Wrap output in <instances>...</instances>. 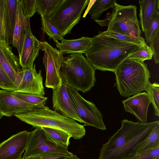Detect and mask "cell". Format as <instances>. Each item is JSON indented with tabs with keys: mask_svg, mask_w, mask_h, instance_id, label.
<instances>
[{
	"mask_svg": "<svg viewBox=\"0 0 159 159\" xmlns=\"http://www.w3.org/2000/svg\"><path fill=\"white\" fill-rule=\"evenodd\" d=\"M46 140L57 147L68 148L71 137L66 133L59 129L48 127H42Z\"/></svg>",
	"mask_w": 159,
	"mask_h": 159,
	"instance_id": "603a6c76",
	"label": "cell"
},
{
	"mask_svg": "<svg viewBox=\"0 0 159 159\" xmlns=\"http://www.w3.org/2000/svg\"><path fill=\"white\" fill-rule=\"evenodd\" d=\"M20 80L13 92L44 96L45 94L41 70L37 72L35 64L30 67L21 68Z\"/></svg>",
	"mask_w": 159,
	"mask_h": 159,
	"instance_id": "8fae6325",
	"label": "cell"
},
{
	"mask_svg": "<svg viewBox=\"0 0 159 159\" xmlns=\"http://www.w3.org/2000/svg\"><path fill=\"white\" fill-rule=\"evenodd\" d=\"M62 0H36V12L41 16H48Z\"/></svg>",
	"mask_w": 159,
	"mask_h": 159,
	"instance_id": "4316f807",
	"label": "cell"
},
{
	"mask_svg": "<svg viewBox=\"0 0 159 159\" xmlns=\"http://www.w3.org/2000/svg\"><path fill=\"white\" fill-rule=\"evenodd\" d=\"M16 97L29 103L34 105L38 107L45 106L48 97L31 93L15 92L12 91Z\"/></svg>",
	"mask_w": 159,
	"mask_h": 159,
	"instance_id": "d4e9b609",
	"label": "cell"
},
{
	"mask_svg": "<svg viewBox=\"0 0 159 159\" xmlns=\"http://www.w3.org/2000/svg\"><path fill=\"white\" fill-rule=\"evenodd\" d=\"M159 121L144 123L127 119L121 120L117 132L102 145L98 159H123L133 148L152 132Z\"/></svg>",
	"mask_w": 159,
	"mask_h": 159,
	"instance_id": "7a4b0ae2",
	"label": "cell"
},
{
	"mask_svg": "<svg viewBox=\"0 0 159 159\" xmlns=\"http://www.w3.org/2000/svg\"><path fill=\"white\" fill-rule=\"evenodd\" d=\"M22 159H23L22 158Z\"/></svg>",
	"mask_w": 159,
	"mask_h": 159,
	"instance_id": "ab89813d",
	"label": "cell"
},
{
	"mask_svg": "<svg viewBox=\"0 0 159 159\" xmlns=\"http://www.w3.org/2000/svg\"><path fill=\"white\" fill-rule=\"evenodd\" d=\"M116 3V0H95L88 12L93 20H98L103 12L110 8L113 9Z\"/></svg>",
	"mask_w": 159,
	"mask_h": 159,
	"instance_id": "cb8c5ba5",
	"label": "cell"
},
{
	"mask_svg": "<svg viewBox=\"0 0 159 159\" xmlns=\"http://www.w3.org/2000/svg\"><path fill=\"white\" fill-rule=\"evenodd\" d=\"M41 19L42 22L41 29L42 30L55 42L58 41L59 40L61 41L64 39L60 33L50 22L48 16H41Z\"/></svg>",
	"mask_w": 159,
	"mask_h": 159,
	"instance_id": "484cf974",
	"label": "cell"
},
{
	"mask_svg": "<svg viewBox=\"0 0 159 159\" xmlns=\"http://www.w3.org/2000/svg\"><path fill=\"white\" fill-rule=\"evenodd\" d=\"M105 35L109 36L126 42L136 44L139 46H141L146 44L145 39L130 36L125 34H119L111 31H106L101 32Z\"/></svg>",
	"mask_w": 159,
	"mask_h": 159,
	"instance_id": "f1b7e54d",
	"label": "cell"
},
{
	"mask_svg": "<svg viewBox=\"0 0 159 159\" xmlns=\"http://www.w3.org/2000/svg\"><path fill=\"white\" fill-rule=\"evenodd\" d=\"M92 38L81 37L75 39H63L61 43H56L57 47L63 54L72 53H84L89 47Z\"/></svg>",
	"mask_w": 159,
	"mask_h": 159,
	"instance_id": "d6986e66",
	"label": "cell"
},
{
	"mask_svg": "<svg viewBox=\"0 0 159 159\" xmlns=\"http://www.w3.org/2000/svg\"><path fill=\"white\" fill-rule=\"evenodd\" d=\"M148 43L153 52L155 62L157 64L159 62V30Z\"/></svg>",
	"mask_w": 159,
	"mask_h": 159,
	"instance_id": "836d02e7",
	"label": "cell"
},
{
	"mask_svg": "<svg viewBox=\"0 0 159 159\" xmlns=\"http://www.w3.org/2000/svg\"><path fill=\"white\" fill-rule=\"evenodd\" d=\"M30 19H27L24 16L19 0H17L12 44L17 49L19 55L21 53L27 28L30 24Z\"/></svg>",
	"mask_w": 159,
	"mask_h": 159,
	"instance_id": "ac0fdd59",
	"label": "cell"
},
{
	"mask_svg": "<svg viewBox=\"0 0 159 159\" xmlns=\"http://www.w3.org/2000/svg\"><path fill=\"white\" fill-rule=\"evenodd\" d=\"M153 159H159V157Z\"/></svg>",
	"mask_w": 159,
	"mask_h": 159,
	"instance_id": "f35d334b",
	"label": "cell"
},
{
	"mask_svg": "<svg viewBox=\"0 0 159 159\" xmlns=\"http://www.w3.org/2000/svg\"><path fill=\"white\" fill-rule=\"evenodd\" d=\"M151 103L155 110V114L159 116V84L155 82L150 83L146 89Z\"/></svg>",
	"mask_w": 159,
	"mask_h": 159,
	"instance_id": "83f0119b",
	"label": "cell"
},
{
	"mask_svg": "<svg viewBox=\"0 0 159 159\" xmlns=\"http://www.w3.org/2000/svg\"><path fill=\"white\" fill-rule=\"evenodd\" d=\"M159 147V123L150 133L136 144L133 148L132 153L139 154Z\"/></svg>",
	"mask_w": 159,
	"mask_h": 159,
	"instance_id": "7402d4cb",
	"label": "cell"
},
{
	"mask_svg": "<svg viewBox=\"0 0 159 159\" xmlns=\"http://www.w3.org/2000/svg\"><path fill=\"white\" fill-rule=\"evenodd\" d=\"M40 49V41L32 34L29 24L27 28L21 53L19 55L20 64L22 69L33 66L34 62L39 55Z\"/></svg>",
	"mask_w": 159,
	"mask_h": 159,
	"instance_id": "e0dca14e",
	"label": "cell"
},
{
	"mask_svg": "<svg viewBox=\"0 0 159 159\" xmlns=\"http://www.w3.org/2000/svg\"><path fill=\"white\" fill-rule=\"evenodd\" d=\"M122 102L125 111L135 116L138 122L148 123V110L151 102L147 92L136 94L122 101Z\"/></svg>",
	"mask_w": 159,
	"mask_h": 159,
	"instance_id": "2e32d148",
	"label": "cell"
},
{
	"mask_svg": "<svg viewBox=\"0 0 159 159\" xmlns=\"http://www.w3.org/2000/svg\"><path fill=\"white\" fill-rule=\"evenodd\" d=\"M3 116L1 115V114L0 113V120L3 117Z\"/></svg>",
	"mask_w": 159,
	"mask_h": 159,
	"instance_id": "74e56055",
	"label": "cell"
},
{
	"mask_svg": "<svg viewBox=\"0 0 159 159\" xmlns=\"http://www.w3.org/2000/svg\"><path fill=\"white\" fill-rule=\"evenodd\" d=\"M67 91L75 111L85 126L93 127L106 130L101 112L92 102L83 98L73 89L66 86Z\"/></svg>",
	"mask_w": 159,
	"mask_h": 159,
	"instance_id": "ba28073f",
	"label": "cell"
},
{
	"mask_svg": "<svg viewBox=\"0 0 159 159\" xmlns=\"http://www.w3.org/2000/svg\"><path fill=\"white\" fill-rule=\"evenodd\" d=\"M50 154H62L68 156L74 155L68 151V148L56 147L47 141L42 128H36L30 132L28 143L22 159L37 155Z\"/></svg>",
	"mask_w": 159,
	"mask_h": 159,
	"instance_id": "30bf717a",
	"label": "cell"
},
{
	"mask_svg": "<svg viewBox=\"0 0 159 159\" xmlns=\"http://www.w3.org/2000/svg\"><path fill=\"white\" fill-rule=\"evenodd\" d=\"M109 17L107 31H111L139 39L141 32L135 6H125L115 3Z\"/></svg>",
	"mask_w": 159,
	"mask_h": 159,
	"instance_id": "52a82bcc",
	"label": "cell"
},
{
	"mask_svg": "<svg viewBox=\"0 0 159 159\" xmlns=\"http://www.w3.org/2000/svg\"><path fill=\"white\" fill-rule=\"evenodd\" d=\"M89 1L62 0L48 15L49 20L64 37L78 23Z\"/></svg>",
	"mask_w": 159,
	"mask_h": 159,
	"instance_id": "8992f818",
	"label": "cell"
},
{
	"mask_svg": "<svg viewBox=\"0 0 159 159\" xmlns=\"http://www.w3.org/2000/svg\"><path fill=\"white\" fill-rule=\"evenodd\" d=\"M114 72L117 89L123 97H129L145 90L150 83V73L144 62L128 57Z\"/></svg>",
	"mask_w": 159,
	"mask_h": 159,
	"instance_id": "5b68a950",
	"label": "cell"
},
{
	"mask_svg": "<svg viewBox=\"0 0 159 159\" xmlns=\"http://www.w3.org/2000/svg\"><path fill=\"white\" fill-rule=\"evenodd\" d=\"M52 90V102L54 110L64 116L83 123L71 101L66 84L62 81L60 86Z\"/></svg>",
	"mask_w": 159,
	"mask_h": 159,
	"instance_id": "9a60e30c",
	"label": "cell"
},
{
	"mask_svg": "<svg viewBox=\"0 0 159 159\" xmlns=\"http://www.w3.org/2000/svg\"><path fill=\"white\" fill-rule=\"evenodd\" d=\"M30 132L24 130L11 136L0 143V159H22Z\"/></svg>",
	"mask_w": 159,
	"mask_h": 159,
	"instance_id": "7c38bea8",
	"label": "cell"
},
{
	"mask_svg": "<svg viewBox=\"0 0 159 159\" xmlns=\"http://www.w3.org/2000/svg\"><path fill=\"white\" fill-rule=\"evenodd\" d=\"M40 43L41 49L44 52L43 60L46 72L45 85L54 89L62 82L60 69L63 61V54L46 41H40Z\"/></svg>",
	"mask_w": 159,
	"mask_h": 159,
	"instance_id": "9c48e42d",
	"label": "cell"
},
{
	"mask_svg": "<svg viewBox=\"0 0 159 159\" xmlns=\"http://www.w3.org/2000/svg\"><path fill=\"white\" fill-rule=\"evenodd\" d=\"M19 0L24 16L30 19L36 12V0Z\"/></svg>",
	"mask_w": 159,
	"mask_h": 159,
	"instance_id": "1f68e13d",
	"label": "cell"
},
{
	"mask_svg": "<svg viewBox=\"0 0 159 159\" xmlns=\"http://www.w3.org/2000/svg\"><path fill=\"white\" fill-rule=\"evenodd\" d=\"M139 17L142 30L144 32L148 29L153 15L159 9V0H139Z\"/></svg>",
	"mask_w": 159,
	"mask_h": 159,
	"instance_id": "44dd1931",
	"label": "cell"
},
{
	"mask_svg": "<svg viewBox=\"0 0 159 159\" xmlns=\"http://www.w3.org/2000/svg\"><path fill=\"white\" fill-rule=\"evenodd\" d=\"M157 157H159V147L139 154L131 152L123 159H153Z\"/></svg>",
	"mask_w": 159,
	"mask_h": 159,
	"instance_id": "d6a6232c",
	"label": "cell"
},
{
	"mask_svg": "<svg viewBox=\"0 0 159 159\" xmlns=\"http://www.w3.org/2000/svg\"><path fill=\"white\" fill-rule=\"evenodd\" d=\"M25 159H80L76 155L71 156L62 154H50L37 155L29 157Z\"/></svg>",
	"mask_w": 159,
	"mask_h": 159,
	"instance_id": "e575fe53",
	"label": "cell"
},
{
	"mask_svg": "<svg viewBox=\"0 0 159 159\" xmlns=\"http://www.w3.org/2000/svg\"><path fill=\"white\" fill-rule=\"evenodd\" d=\"M12 91L0 89V113L3 116L11 117L38 107L16 97Z\"/></svg>",
	"mask_w": 159,
	"mask_h": 159,
	"instance_id": "4fadbf2b",
	"label": "cell"
},
{
	"mask_svg": "<svg viewBox=\"0 0 159 159\" xmlns=\"http://www.w3.org/2000/svg\"><path fill=\"white\" fill-rule=\"evenodd\" d=\"M13 36L7 0H0V40L12 44Z\"/></svg>",
	"mask_w": 159,
	"mask_h": 159,
	"instance_id": "ffe728a7",
	"label": "cell"
},
{
	"mask_svg": "<svg viewBox=\"0 0 159 159\" xmlns=\"http://www.w3.org/2000/svg\"><path fill=\"white\" fill-rule=\"evenodd\" d=\"M0 88L3 90H8L7 88L5 86L3 83L0 79Z\"/></svg>",
	"mask_w": 159,
	"mask_h": 159,
	"instance_id": "8d00e7d4",
	"label": "cell"
},
{
	"mask_svg": "<svg viewBox=\"0 0 159 159\" xmlns=\"http://www.w3.org/2000/svg\"><path fill=\"white\" fill-rule=\"evenodd\" d=\"M153 53L151 49L147 43L140 47L135 52L131 54L128 58L144 62L151 59Z\"/></svg>",
	"mask_w": 159,
	"mask_h": 159,
	"instance_id": "f546056e",
	"label": "cell"
},
{
	"mask_svg": "<svg viewBox=\"0 0 159 159\" xmlns=\"http://www.w3.org/2000/svg\"><path fill=\"white\" fill-rule=\"evenodd\" d=\"M0 64L13 84L17 87L21 71L19 57L13 53L12 47L0 40Z\"/></svg>",
	"mask_w": 159,
	"mask_h": 159,
	"instance_id": "5bb4252c",
	"label": "cell"
},
{
	"mask_svg": "<svg viewBox=\"0 0 159 159\" xmlns=\"http://www.w3.org/2000/svg\"><path fill=\"white\" fill-rule=\"evenodd\" d=\"M0 79L8 90L14 91L16 87L12 81L0 64Z\"/></svg>",
	"mask_w": 159,
	"mask_h": 159,
	"instance_id": "d590c367",
	"label": "cell"
},
{
	"mask_svg": "<svg viewBox=\"0 0 159 159\" xmlns=\"http://www.w3.org/2000/svg\"><path fill=\"white\" fill-rule=\"evenodd\" d=\"M95 70L82 53H72L64 57L60 69L62 82L75 90L86 93L96 81Z\"/></svg>",
	"mask_w": 159,
	"mask_h": 159,
	"instance_id": "277c9868",
	"label": "cell"
},
{
	"mask_svg": "<svg viewBox=\"0 0 159 159\" xmlns=\"http://www.w3.org/2000/svg\"><path fill=\"white\" fill-rule=\"evenodd\" d=\"M15 116L35 128L48 127L59 129L66 133L74 139H81L86 134L83 125L45 106Z\"/></svg>",
	"mask_w": 159,
	"mask_h": 159,
	"instance_id": "3957f363",
	"label": "cell"
},
{
	"mask_svg": "<svg viewBox=\"0 0 159 159\" xmlns=\"http://www.w3.org/2000/svg\"><path fill=\"white\" fill-rule=\"evenodd\" d=\"M159 30V13L155 11L153 15L149 26L144 33L146 42L148 43Z\"/></svg>",
	"mask_w": 159,
	"mask_h": 159,
	"instance_id": "4dcf8cb0",
	"label": "cell"
},
{
	"mask_svg": "<svg viewBox=\"0 0 159 159\" xmlns=\"http://www.w3.org/2000/svg\"><path fill=\"white\" fill-rule=\"evenodd\" d=\"M140 47L100 32L92 38L89 47L84 53L95 70L114 72L124 60Z\"/></svg>",
	"mask_w": 159,
	"mask_h": 159,
	"instance_id": "6da1fadb",
	"label": "cell"
}]
</instances>
